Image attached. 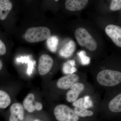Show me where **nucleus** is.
Returning a JSON list of instances; mask_svg holds the SVG:
<instances>
[{
  "label": "nucleus",
  "mask_w": 121,
  "mask_h": 121,
  "mask_svg": "<svg viewBox=\"0 0 121 121\" xmlns=\"http://www.w3.org/2000/svg\"><path fill=\"white\" fill-rule=\"evenodd\" d=\"M82 105L83 107L87 109L93 107L94 103L89 95H86L83 98Z\"/></svg>",
  "instance_id": "20"
},
{
  "label": "nucleus",
  "mask_w": 121,
  "mask_h": 121,
  "mask_svg": "<svg viewBox=\"0 0 121 121\" xmlns=\"http://www.w3.org/2000/svg\"><path fill=\"white\" fill-rule=\"evenodd\" d=\"M84 88V84L82 83L78 82L74 84L66 94V99L67 101L69 103H73L77 100Z\"/></svg>",
  "instance_id": "10"
},
{
  "label": "nucleus",
  "mask_w": 121,
  "mask_h": 121,
  "mask_svg": "<svg viewBox=\"0 0 121 121\" xmlns=\"http://www.w3.org/2000/svg\"><path fill=\"white\" fill-rule=\"evenodd\" d=\"M47 45L48 48L52 52L56 51L59 44V39L56 36H51L47 40Z\"/></svg>",
  "instance_id": "18"
},
{
  "label": "nucleus",
  "mask_w": 121,
  "mask_h": 121,
  "mask_svg": "<svg viewBox=\"0 0 121 121\" xmlns=\"http://www.w3.org/2000/svg\"><path fill=\"white\" fill-rule=\"evenodd\" d=\"M51 32L45 27H31L28 29L25 35V40L30 43H35L47 39L51 36Z\"/></svg>",
  "instance_id": "2"
},
{
  "label": "nucleus",
  "mask_w": 121,
  "mask_h": 121,
  "mask_svg": "<svg viewBox=\"0 0 121 121\" xmlns=\"http://www.w3.org/2000/svg\"><path fill=\"white\" fill-rule=\"evenodd\" d=\"M54 63L52 58L48 55L44 54L40 57L38 70L39 73L41 76L46 75L52 69Z\"/></svg>",
  "instance_id": "7"
},
{
  "label": "nucleus",
  "mask_w": 121,
  "mask_h": 121,
  "mask_svg": "<svg viewBox=\"0 0 121 121\" xmlns=\"http://www.w3.org/2000/svg\"><path fill=\"white\" fill-rule=\"evenodd\" d=\"M83 98H80L73 103V105L75 107L74 112L79 117H91L94 114V112L84 108L83 106Z\"/></svg>",
  "instance_id": "11"
},
{
  "label": "nucleus",
  "mask_w": 121,
  "mask_h": 121,
  "mask_svg": "<svg viewBox=\"0 0 121 121\" xmlns=\"http://www.w3.org/2000/svg\"><path fill=\"white\" fill-rule=\"evenodd\" d=\"M22 105L25 110L30 113L41 111L43 107L41 102L35 100V95L32 93H29L25 97Z\"/></svg>",
  "instance_id": "5"
},
{
  "label": "nucleus",
  "mask_w": 121,
  "mask_h": 121,
  "mask_svg": "<svg viewBox=\"0 0 121 121\" xmlns=\"http://www.w3.org/2000/svg\"><path fill=\"white\" fill-rule=\"evenodd\" d=\"M76 45L73 40H70L65 44L60 51V56L65 58H68L72 55L75 51Z\"/></svg>",
  "instance_id": "13"
},
{
  "label": "nucleus",
  "mask_w": 121,
  "mask_h": 121,
  "mask_svg": "<svg viewBox=\"0 0 121 121\" xmlns=\"http://www.w3.org/2000/svg\"><path fill=\"white\" fill-rule=\"evenodd\" d=\"M75 36L78 43L81 47H85L91 51H94L97 49V42L85 28H78L75 33Z\"/></svg>",
  "instance_id": "3"
},
{
  "label": "nucleus",
  "mask_w": 121,
  "mask_h": 121,
  "mask_svg": "<svg viewBox=\"0 0 121 121\" xmlns=\"http://www.w3.org/2000/svg\"><path fill=\"white\" fill-rule=\"evenodd\" d=\"M110 9L112 11H117L121 10V0H112L111 1L110 5Z\"/></svg>",
  "instance_id": "21"
},
{
  "label": "nucleus",
  "mask_w": 121,
  "mask_h": 121,
  "mask_svg": "<svg viewBox=\"0 0 121 121\" xmlns=\"http://www.w3.org/2000/svg\"><path fill=\"white\" fill-rule=\"evenodd\" d=\"M6 47L4 43L0 39V56H3L6 54Z\"/></svg>",
  "instance_id": "22"
},
{
  "label": "nucleus",
  "mask_w": 121,
  "mask_h": 121,
  "mask_svg": "<svg viewBox=\"0 0 121 121\" xmlns=\"http://www.w3.org/2000/svg\"><path fill=\"white\" fill-rule=\"evenodd\" d=\"M78 55L83 65H87L90 63V58L87 56L86 52L85 51H82L78 52Z\"/></svg>",
  "instance_id": "19"
},
{
  "label": "nucleus",
  "mask_w": 121,
  "mask_h": 121,
  "mask_svg": "<svg viewBox=\"0 0 121 121\" xmlns=\"http://www.w3.org/2000/svg\"><path fill=\"white\" fill-rule=\"evenodd\" d=\"M12 102L10 95L6 91L0 90V109H5Z\"/></svg>",
  "instance_id": "16"
},
{
  "label": "nucleus",
  "mask_w": 121,
  "mask_h": 121,
  "mask_svg": "<svg viewBox=\"0 0 121 121\" xmlns=\"http://www.w3.org/2000/svg\"><path fill=\"white\" fill-rule=\"evenodd\" d=\"M109 109L111 112L119 113L121 111V94H119L112 99L108 104Z\"/></svg>",
  "instance_id": "15"
},
{
  "label": "nucleus",
  "mask_w": 121,
  "mask_h": 121,
  "mask_svg": "<svg viewBox=\"0 0 121 121\" xmlns=\"http://www.w3.org/2000/svg\"><path fill=\"white\" fill-rule=\"evenodd\" d=\"M79 76L77 74H72L61 77L56 82V86L59 89L68 90L79 80Z\"/></svg>",
  "instance_id": "6"
},
{
  "label": "nucleus",
  "mask_w": 121,
  "mask_h": 121,
  "mask_svg": "<svg viewBox=\"0 0 121 121\" xmlns=\"http://www.w3.org/2000/svg\"><path fill=\"white\" fill-rule=\"evenodd\" d=\"M97 80L100 85L106 87L117 86L121 82V73L110 69H104L99 72Z\"/></svg>",
  "instance_id": "1"
},
{
  "label": "nucleus",
  "mask_w": 121,
  "mask_h": 121,
  "mask_svg": "<svg viewBox=\"0 0 121 121\" xmlns=\"http://www.w3.org/2000/svg\"><path fill=\"white\" fill-rule=\"evenodd\" d=\"M58 0H55V1H56V2H57V1H58Z\"/></svg>",
  "instance_id": "25"
},
{
  "label": "nucleus",
  "mask_w": 121,
  "mask_h": 121,
  "mask_svg": "<svg viewBox=\"0 0 121 121\" xmlns=\"http://www.w3.org/2000/svg\"><path fill=\"white\" fill-rule=\"evenodd\" d=\"M9 110L10 116L9 121H22L24 119L25 109L21 103L18 102L13 103L10 107Z\"/></svg>",
  "instance_id": "9"
},
{
  "label": "nucleus",
  "mask_w": 121,
  "mask_h": 121,
  "mask_svg": "<svg viewBox=\"0 0 121 121\" xmlns=\"http://www.w3.org/2000/svg\"><path fill=\"white\" fill-rule=\"evenodd\" d=\"M75 60H68L63 64V71L64 73L66 74H73L77 71V69L75 67Z\"/></svg>",
  "instance_id": "17"
},
{
  "label": "nucleus",
  "mask_w": 121,
  "mask_h": 121,
  "mask_svg": "<svg viewBox=\"0 0 121 121\" xmlns=\"http://www.w3.org/2000/svg\"><path fill=\"white\" fill-rule=\"evenodd\" d=\"M88 2L87 0H67L65 2V7L69 11H80L86 6Z\"/></svg>",
  "instance_id": "12"
},
{
  "label": "nucleus",
  "mask_w": 121,
  "mask_h": 121,
  "mask_svg": "<svg viewBox=\"0 0 121 121\" xmlns=\"http://www.w3.org/2000/svg\"><path fill=\"white\" fill-rule=\"evenodd\" d=\"M106 34L118 47H121V28L120 26L109 25L106 27Z\"/></svg>",
  "instance_id": "8"
},
{
  "label": "nucleus",
  "mask_w": 121,
  "mask_h": 121,
  "mask_svg": "<svg viewBox=\"0 0 121 121\" xmlns=\"http://www.w3.org/2000/svg\"><path fill=\"white\" fill-rule=\"evenodd\" d=\"M2 67H3V63L1 60L0 59V70L2 69Z\"/></svg>",
  "instance_id": "23"
},
{
  "label": "nucleus",
  "mask_w": 121,
  "mask_h": 121,
  "mask_svg": "<svg viewBox=\"0 0 121 121\" xmlns=\"http://www.w3.org/2000/svg\"><path fill=\"white\" fill-rule=\"evenodd\" d=\"M54 113L58 121H78L79 117L75 114L73 110L65 104L56 105L54 108Z\"/></svg>",
  "instance_id": "4"
},
{
  "label": "nucleus",
  "mask_w": 121,
  "mask_h": 121,
  "mask_svg": "<svg viewBox=\"0 0 121 121\" xmlns=\"http://www.w3.org/2000/svg\"><path fill=\"white\" fill-rule=\"evenodd\" d=\"M40 121V120L39 119H35V120H34V121Z\"/></svg>",
  "instance_id": "24"
},
{
  "label": "nucleus",
  "mask_w": 121,
  "mask_h": 121,
  "mask_svg": "<svg viewBox=\"0 0 121 121\" xmlns=\"http://www.w3.org/2000/svg\"><path fill=\"white\" fill-rule=\"evenodd\" d=\"M12 2L9 0H0V20H4L12 8Z\"/></svg>",
  "instance_id": "14"
}]
</instances>
